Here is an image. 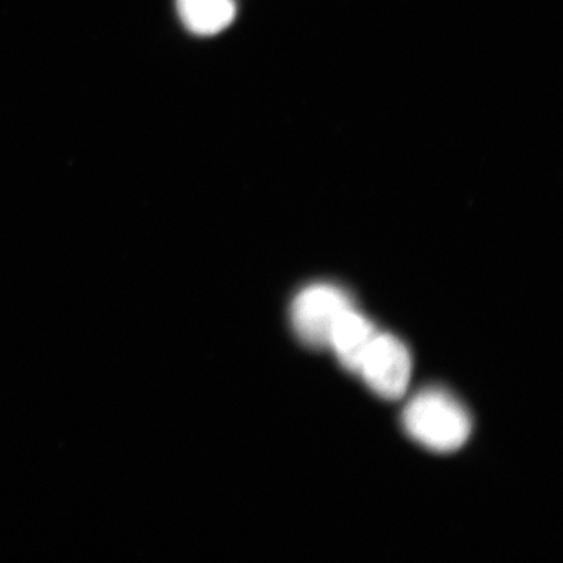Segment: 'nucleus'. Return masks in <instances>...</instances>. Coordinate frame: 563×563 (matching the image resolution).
<instances>
[{
    "label": "nucleus",
    "mask_w": 563,
    "mask_h": 563,
    "mask_svg": "<svg viewBox=\"0 0 563 563\" xmlns=\"http://www.w3.org/2000/svg\"><path fill=\"white\" fill-rule=\"evenodd\" d=\"M181 23L199 35L228 30L236 16L234 0H176Z\"/></svg>",
    "instance_id": "39448f33"
},
{
    "label": "nucleus",
    "mask_w": 563,
    "mask_h": 563,
    "mask_svg": "<svg viewBox=\"0 0 563 563\" xmlns=\"http://www.w3.org/2000/svg\"><path fill=\"white\" fill-rule=\"evenodd\" d=\"M351 307L354 301L341 287L332 284L307 286L291 305L294 332L306 346L327 349L336 321Z\"/></svg>",
    "instance_id": "f03ea898"
},
{
    "label": "nucleus",
    "mask_w": 563,
    "mask_h": 563,
    "mask_svg": "<svg viewBox=\"0 0 563 563\" xmlns=\"http://www.w3.org/2000/svg\"><path fill=\"white\" fill-rule=\"evenodd\" d=\"M412 358L406 344L389 333H377L363 357L361 375L373 391L386 400L405 396L410 384Z\"/></svg>",
    "instance_id": "7ed1b4c3"
},
{
    "label": "nucleus",
    "mask_w": 563,
    "mask_h": 563,
    "mask_svg": "<svg viewBox=\"0 0 563 563\" xmlns=\"http://www.w3.org/2000/svg\"><path fill=\"white\" fill-rule=\"evenodd\" d=\"M378 330L364 314L356 311L355 306L347 309L336 321L329 347H332L338 362L344 369L357 375L373 338Z\"/></svg>",
    "instance_id": "20e7f679"
},
{
    "label": "nucleus",
    "mask_w": 563,
    "mask_h": 563,
    "mask_svg": "<svg viewBox=\"0 0 563 563\" xmlns=\"http://www.w3.org/2000/svg\"><path fill=\"white\" fill-rule=\"evenodd\" d=\"M408 434L439 453L454 452L466 443L471 418L460 400L439 387H429L408 400L402 415Z\"/></svg>",
    "instance_id": "f257e3e1"
}]
</instances>
